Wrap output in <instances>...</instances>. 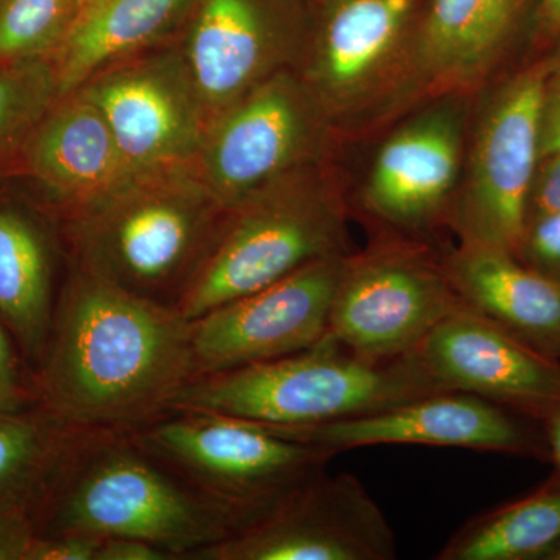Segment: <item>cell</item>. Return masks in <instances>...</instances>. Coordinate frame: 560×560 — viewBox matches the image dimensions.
Wrapping results in <instances>:
<instances>
[{"label": "cell", "instance_id": "cell-24", "mask_svg": "<svg viewBox=\"0 0 560 560\" xmlns=\"http://www.w3.org/2000/svg\"><path fill=\"white\" fill-rule=\"evenodd\" d=\"M72 429L46 410L0 416V512L32 515Z\"/></svg>", "mask_w": 560, "mask_h": 560}, {"label": "cell", "instance_id": "cell-11", "mask_svg": "<svg viewBox=\"0 0 560 560\" xmlns=\"http://www.w3.org/2000/svg\"><path fill=\"white\" fill-rule=\"evenodd\" d=\"M396 536L352 474L318 475L230 539L191 560H390Z\"/></svg>", "mask_w": 560, "mask_h": 560}, {"label": "cell", "instance_id": "cell-5", "mask_svg": "<svg viewBox=\"0 0 560 560\" xmlns=\"http://www.w3.org/2000/svg\"><path fill=\"white\" fill-rule=\"evenodd\" d=\"M418 0H329L296 70L331 131L377 127L427 97Z\"/></svg>", "mask_w": 560, "mask_h": 560}, {"label": "cell", "instance_id": "cell-35", "mask_svg": "<svg viewBox=\"0 0 560 560\" xmlns=\"http://www.w3.org/2000/svg\"><path fill=\"white\" fill-rule=\"evenodd\" d=\"M544 423L547 430L548 452L555 463L556 478L560 480V407Z\"/></svg>", "mask_w": 560, "mask_h": 560}, {"label": "cell", "instance_id": "cell-10", "mask_svg": "<svg viewBox=\"0 0 560 560\" xmlns=\"http://www.w3.org/2000/svg\"><path fill=\"white\" fill-rule=\"evenodd\" d=\"M460 305L442 260L418 243L382 242L346 259L326 337L363 359L396 360Z\"/></svg>", "mask_w": 560, "mask_h": 560}, {"label": "cell", "instance_id": "cell-25", "mask_svg": "<svg viewBox=\"0 0 560 560\" xmlns=\"http://www.w3.org/2000/svg\"><path fill=\"white\" fill-rule=\"evenodd\" d=\"M79 10L77 0H0V65L50 60Z\"/></svg>", "mask_w": 560, "mask_h": 560}, {"label": "cell", "instance_id": "cell-33", "mask_svg": "<svg viewBox=\"0 0 560 560\" xmlns=\"http://www.w3.org/2000/svg\"><path fill=\"white\" fill-rule=\"evenodd\" d=\"M560 153V90L547 88L539 116V156Z\"/></svg>", "mask_w": 560, "mask_h": 560}, {"label": "cell", "instance_id": "cell-7", "mask_svg": "<svg viewBox=\"0 0 560 560\" xmlns=\"http://www.w3.org/2000/svg\"><path fill=\"white\" fill-rule=\"evenodd\" d=\"M131 431L183 480L253 523L326 471L335 456L219 412L168 411Z\"/></svg>", "mask_w": 560, "mask_h": 560}, {"label": "cell", "instance_id": "cell-8", "mask_svg": "<svg viewBox=\"0 0 560 560\" xmlns=\"http://www.w3.org/2000/svg\"><path fill=\"white\" fill-rule=\"evenodd\" d=\"M329 121L300 79L283 69L209 121L195 172L224 209L320 164Z\"/></svg>", "mask_w": 560, "mask_h": 560}, {"label": "cell", "instance_id": "cell-13", "mask_svg": "<svg viewBox=\"0 0 560 560\" xmlns=\"http://www.w3.org/2000/svg\"><path fill=\"white\" fill-rule=\"evenodd\" d=\"M348 256L312 261L190 320L195 377L283 359L323 341Z\"/></svg>", "mask_w": 560, "mask_h": 560}, {"label": "cell", "instance_id": "cell-23", "mask_svg": "<svg viewBox=\"0 0 560 560\" xmlns=\"http://www.w3.org/2000/svg\"><path fill=\"white\" fill-rule=\"evenodd\" d=\"M560 547V480L467 522L438 560H548Z\"/></svg>", "mask_w": 560, "mask_h": 560}, {"label": "cell", "instance_id": "cell-30", "mask_svg": "<svg viewBox=\"0 0 560 560\" xmlns=\"http://www.w3.org/2000/svg\"><path fill=\"white\" fill-rule=\"evenodd\" d=\"M560 210V153L540 158L530 183L526 220Z\"/></svg>", "mask_w": 560, "mask_h": 560}, {"label": "cell", "instance_id": "cell-15", "mask_svg": "<svg viewBox=\"0 0 560 560\" xmlns=\"http://www.w3.org/2000/svg\"><path fill=\"white\" fill-rule=\"evenodd\" d=\"M304 38L276 0H195L175 44L209 124L261 81L294 69Z\"/></svg>", "mask_w": 560, "mask_h": 560}, {"label": "cell", "instance_id": "cell-19", "mask_svg": "<svg viewBox=\"0 0 560 560\" xmlns=\"http://www.w3.org/2000/svg\"><path fill=\"white\" fill-rule=\"evenodd\" d=\"M453 289L470 311L560 360V285L511 253L460 242L442 260Z\"/></svg>", "mask_w": 560, "mask_h": 560}, {"label": "cell", "instance_id": "cell-3", "mask_svg": "<svg viewBox=\"0 0 560 560\" xmlns=\"http://www.w3.org/2000/svg\"><path fill=\"white\" fill-rule=\"evenodd\" d=\"M228 212L194 165L139 173L65 217L72 267L178 311Z\"/></svg>", "mask_w": 560, "mask_h": 560}, {"label": "cell", "instance_id": "cell-32", "mask_svg": "<svg viewBox=\"0 0 560 560\" xmlns=\"http://www.w3.org/2000/svg\"><path fill=\"white\" fill-rule=\"evenodd\" d=\"M171 552L150 541L132 537H106L102 540L97 560H172ZM175 560V559H173Z\"/></svg>", "mask_w": 560, "mask_h": 560}, {"label": "cell", "instance_id": "cell-38", "mask_svg": "<svg viewBox=\"0 0 560 560\" xmlns=\"http://www.w3.org/2000/svg\"><path fill=\"white\" fill-rule=\"evenodd\" d=\"M77 2H79V3H80V5H81V3H83V2H84V0H77Z\"/></svg>", "mask_w": 560, "mask_h": 560}, {"label": "cell", "instance_id": "cell-34", "mask_svg": "<svg viewBox=\"0 0 560 560\" xmlns=\"http://www.w3.org/2000/svg\"><path fill=\"white\" fill-rule=\"evenodd\" d=\"M536 28L541 39H555L560 32V0H539Z\"/></svg>", "mask_w": 560, "mask_h": 560}, {"label": "cell", "instance_id": "cell-22", "mask_svg": "<svg viewBox=\"0 0 560 560\" xmlns=\"http://www.w3.org/2000/svg\"><path fill=\"white\" fill-rule=\"evenodd\" d=\"M57 301L46 232L22 210L0 208V320L38 368Z\"/></svg>", "mask_w": 560, "mask_h": 560}, {"label": "cell", "instance_id": "cell-36", "mask_svg": "<svg viewBox=\"0 0 560 560\" xmlns=\"http://www.w3.org/2000/svg\"><path fill=\"white\" fill-rule=\"evenodd\" d=\"M547 62V88L551 90H560V32L552 39V49L545 57Z\"/></svg>", "mask_w": 560, "mask_h": 560}, {"label": "cell", "instance_id": "cell-2", "mask_svg": "<svg viewBox=\"0 0 560 560\" xmlns=\"http://www.w3.org/2000/svg\"><path fill=\"white\" fill-rule=\"evenodd\" d=\"M36 515V534L132 537L175 560H190L253 523L183 480L131 430L75 427L32 518Z\"/></svg>", "mask_w": 560, "mask_h": 560}, {"label": "cell", "instance_id": "cell-4", "mask_svg": "<svg viewBox=\"0 0 560 560\" xmlns=\"http://www.w3.org/2000/svg\"><path fill=\"white\" fill-rule=\"evenodd\" d=\"M440 390L415 353L368 360L326 337L283 359L198 375L168 411L219 412L290 429L370 415Z\"/></svg>", "mask_w": 560, "mask_h": 560}, {"label": "cell", "instance_id": "cell-17", "mask_svg": "<svg viewBox=\"0 0 560 560\" xmlns=\"http://www.w3.org/2000/svg\"><path fill=\"white\" fill-rule=\"evenodd\" d=\"M267 427L290 440L329 448L335 455L371 445H430L521 456L545 453L521 415L460 390H440L320 425Z\"/></svg>", "mask_w": 560, "mask_h": 560}, {"label": "cell", "instance_id": "cell-20", "mask_svg": "<svg viewBox=\"0 0 560 560\" xmlns=\"http://www.w3.org/2000/svg\"><path fill=\"white\" fill-rule=\"evenodd\" d=\"M195 0H84L50 58L60 98L95 73L176 39Z\"/></svg>", "mask_w": 560, "mask_h": 560}, {"label": "cell", "instance_id": "cell-31", "mask_svg": "<svg viewBox=\"0 0 560 560\" xmlns=\"http://www.w3.org/2000/svg\"><path fill=\"white\" fill-rule=\"evenodd\" d=\"M35 537L36 526L28 512H0V560H25Z\"/></svg>", "mask_w": 560, "mask_h": 560}, {"label": "cell", "instance_id": "cell-26", "mask_svg": "<svg viewBox=\"0 0 560 560\" xmlns=\"http://www.w3.org/2000/svg\"><path fill=\"white\" fill-rule=\"evenodd\" d=\"M58 98L50 60L0 65V162L21 153L33 128Z\"/></svg>", "mask_w": 560, "mask_h": 560}, {"label": "cell", "instance_id": "cell-14", "mask_svg": "<svg viewBox=\"0 0 560 560\" xmlns=\"http://www.w3.org/2000/svg\"><path fill=\"white\" fill-rule=\"evenodd\" d=\"M431 98L385 139L361 191L372 219L410 234L448 220L466 161L464 94Z\"/></svg>", "mask_w": 560, "mask_h": 560}, {"label": "cell", "instance_id": "cell-12", "mask_svg": "<svg viewBox=\"0 0 560 560\" xmlns=\"http://www.w3.org/2000/svg\"><path fill=\"white\" fill-rule=\"evenodd\" d=\"M136 173L194 165L208 117L175 40L95 73L79 88Z\"/></svg>", "mask_w": 560, "mask_h": 560}, {"label": "cell", "instance_id": "cell-29", "mask_svg": "<svg viewBox=\"0 0 560 560\" xmlns=\"http://www.w3.org/2000/svg\"><path fill=\"white\" fill-rule=\"evenodd\" d=\"M27 400L28 393L21 377L20 361L7 327L0 320V416L24 411Z\"/></svg>", "mask_w": 560, "mask_h": 560}, {"label": "cell", "instance_id": "cell-27", "mask_svg": "<svg viewBox=\"0 0 560 560\" xmlns=\"http://www.w3.org/2000/svg\"><path fill=\"white\" fill-rule=\"evenodd\" d=\"M514 257L560 285V210L526 220Z\"/></svg>", "mask_w": 560, "mask_h": 560}, {"label": "cell", "instance_id": "cell-6", "mask_svg": "<svg viewBox=\"0 0 560 560\" xmlns=\"http://www.w3.org/2000/svg\"><path fill=\"white\" fill-rule=\"evenodd\" d=\"M345 201L320 164L265 187L228 212L223 230L178 311L200 318L287 278L312 261L349 253Z\"/></svg>", "mask_w": 560, "mask_h": 560}, {"label": "cell", "instance_id": "cell-1", "mask_svg": "<svg viewBox=\"0 0 560 560\" xmlns=\"http://www.w3.org/2000/svg\"><path fill=\"white\" fill-rule=\"evenodd\" d=\"M38 371L44 410L66 425L139 429L195 377L190 320L72 267Z\"/></svg>", "mask_w": 560, "mask_h": 560}, {"label": "cell", "instance_id": "cell-21", "mask_svg": "<svg viewBox=\"0 0 560 560\" xmlns=\"http://www.w3.org/2000/svg\"><path fill=\"white\" fill-rule=\"evenodd\" d=\"M523 0H430L422 24L427 94H466L497 68Z\"/></svg>", "mask_w": 560, "mask_h": 560}, {"label": "cell", "instance_id": "cell-37", "mask_svg": "<svg viewBox=\"0 0 560 560\" xmlns=\"http://www.w3.org/2000/svg\"><path fill=\"white\" fill-rule=\"evenodd\" d=\"M548 560H560V547L558 548V550L552 552V555L550 556V559H548Z\"/></svg>", "mask_w": 560, "mask_h": 560}, {"label": "cell", "instance_id": "cell-9", "mask_svg": "<svg viewBox=\"0 0 560 560\" xmlns=\"http://www.w3.org/2000/svg\"><path fill=\"white\" fill-rule=\"evenodd\" d=\"M545 58L504 80L481 106L448 223L459 241L514 256L539 162V116L547 91Z\"/></svg>", "mask_w": 560, "mask_h": 560}, {"label": "cell", "instance_id": "cell-18", "mask_svg": "<svg viewBox=\"0 0 560 560\" xmlns=\"http://www.w3.org/2000/svg\"><path fill=\"white\" fill-rule=\"evenodd\" d=\"M21 158L62 217L103 200L139 175L101 110L80 91L50 106L25 140Z\"/></svg>", "mask_w": 560, "mask_h": 560}, {"label": "cell", "instance_id": "cell-16", "mask_svg": "<svg viewBox=\"0 0 560 560\" xmlns=\"http://www.w3.org/2000/svg\"><path fill=\"white\" fill-rule=\"evenodd\" d=\"M441 390H460L545 422L560 407V360L460 305L415 350Z\"/></svg>", "mask_w": 560, "mask_h": 560}, {"label": "cell", "instance_id": "cell-28", "mask_svg": "<svg viewBox=\"0 0 560 560\" xmlns=\"http://www.w3.org/2000/svg\"><path fill=\"white\" fill-rule=\"evenodd\" d=\"M102 540L90 534H36L25 560H97Z\"/></svg>", "mask_w": 560, "mask_h": 560}]
</instances>
